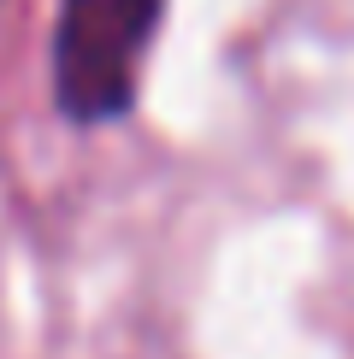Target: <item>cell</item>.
I'll return each instance as SVG.
<instances>
[{
    "label": "cell",
    "mask_w": 354,
    "mask_h": 359,
    "mask_svg": "<svg viewBox=\"0 0 354 359\" xmlns=\"http://www.w3.org/2000/svg\"><path fill=\"white\" fill-rule=\"evenodd\" d=\"M166 18V0H59L53 18V100L77 124H112L136 107L142 59L154 48V29Z\"/></svg>",
    "instance_id": "1"
}]
</instances>
